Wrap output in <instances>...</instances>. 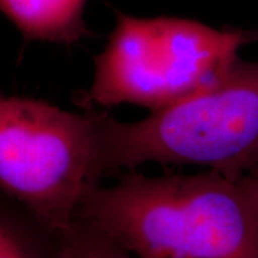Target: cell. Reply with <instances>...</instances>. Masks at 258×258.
<instances>
[{"mask_svg":"<svg viewBox=\"0 0 258 258\" xmlns=\"http://www.w3.org/2000/svg\"><path fill=\"white\" fill-rule=\"evenodd\" d=\"M88 0H0L3 12L25 41L72 44L90 35L84 22Z\"/></svg>","mask_w":258,"mask_h":258,"instance_id":"5","label":"cell"},{"mask_svg":"<svg viewBox=\"0 0 258 258\" xmlns=\"http://www.w3.org/2000/svg\"><path fill=\"white\" fill-rule=\"evenodd\" d=\"M96 110L0 91V190L57 230L101 185Z\"/></svg>","mask_w":258,"mask_h":258,"instance_id":"4","label":"cell"},{"mask_svg":"<svg viewBox=\"0 0 258 258\" xmlns=\"http://www.w3.org/2000/svg\"><path fill=\"white\" fill-rule=\"evenodd\" d=\"M137 258H258V179L129 173L76 214Z\"/></svg>","mask_w":258,"mask_h":258,"instance_id":"1","label":"cell"},{"mask_svg":"<svg viewBox=\"0 0 258 258\" xmlns=\"http://www.w3.org/2000/svg\"><path fill=\"white\" fill-rule=\"evenodd\" d=\"M61 230L0 190V258H59Z\"/></svg>","mask_w":258,"mask_h":258,"instance_id":"6","label":"cell"},{"mask_svg":"<svg viewBox=\"0 0 258 258\" xmlns=\"http://www.w3.org/2000/svg\"><path fill=\"white\" fill-rule=\"evenodd\" d=\"M256 178H257V179H258V176H256Z\"/></svg>","mask_w":258,"mask_h":258,"instance_id":"8","label":"cell"},{"mask_svg":"<svg viewBox=\"0 0 258 258\" xmlns=\"http://www.w3.org/2000/svg\"><path fill=\"white\" fill-rule=\"evenodd\" d=\"M103 173L146 163L258 176V61L239 56L208 86L138 122L97 111Z\"/></svg>","mask_w":258,"mask_h":258,"instance_id":"2","label":"cell"},{"mask_svg":"<svg viewBox=\"0 0 258 258\" xmlns=\"http://www.w3.org/2000/svg\"><path fill=\"white\" fill-rule=\"evenodd\" d=\"M59 258H137L91 222L74 218L61 230Z\"/></svg>","mask_w":258,"mask_h":258,"instance_id":"7","label":"cell"},{"mask_svg":"<svg viewBox=\"0 0 258 258\" xmlns=\"http://www.w3.org/2000/svg\"><path fill=\"white\" fill-rule=\"evenodd\" d=\"M257 30H218L183 18H141L116 12L104 49L82 102L134 104L157 111L217 80Z\"/></svg>","mask_w":258,"mask_h":258,"instance_id":"3","label":"cell"}]
</instances>
